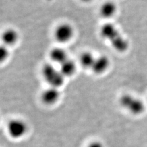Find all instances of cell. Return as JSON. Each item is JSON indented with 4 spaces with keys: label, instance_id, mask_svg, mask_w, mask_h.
Here are the masks:
<instances>
[{
    "label": "cell",
    "instance_id": "cell-1",
    "mask_svg": "<svg viewBox=\"0 0 147 147\" xmlns=\"http://www.w3.org/2000/svg\"><path fill=\"white\" fill-rule=\"evenodd\" d=\"M99 34L103 39L107 40L112 47L119 53L126 52L129 47L127 39L112 23H105L101 26Z\"/></svg>",
    "mask_w": 147,
    "mask_h": 147
},
{
    "label": "cell",
    "instance_id": "cell-6",
    "mask_svg": "<svg viewBox=\"0 0 147 147\" xmlns=\"http://www.w3.org/2000/svg\"><path fill=\"white\" fill-rule=\"evenodd\" d=\"M110 65V59L105 55H100L99 57H96L91 71L94 74L101 75L108 70Z\"/></svg>",
    "mask_w": 147,
    "mask_h": 147
},
{
    "label": "cell",
    "instance_id": "cell-4",
    "mask_svg": "<svg viewBox=\"0 0 147 147\" xmlns=\"http://www.w3.org/2000/svg\"><path fill=\"white\" fill-rule=\"evenodd\" d=\"M7 131L9 136L12 139H22L28 131L27 124L21 119H12L8 122Z\"/></svg>",
    "mask_w": 147,
    "mask_h": 147
},
{
    "label": "cell",
    "instance_id": "cell-2",
    "mask_svg": "<svg viewBox=\"0 0 147 147\" xmlns=\"http://www.w3.org/2000/svg\"><path fill=\"white\" fill-rule=\"evenodd\" d=\"M41 72L44 80L50 86L59 88L64 84L65 77L63 76L59 69H57L52 64H44Z\"/></svg>",
    "mask_w": 147,
    "mask_h": 147
},
{
    "label": "cell",
    "instance_id": "cell-7",
    "mask_svg": "<svg viewBox=\"0 0 147 147\" xmlns=\"http://www.w3.org/2000/svg\"><path fill=\"white\" fill-rule=\"evenodd\" d=\"M60 95L61 93L59 91V88L49 86L48 88L43 91L41 94L40 98L44 104L51 105L57 102L60 98Z\"/></svg>",
    "mask_w": 147,
    "mask_h": 147
},
{
    "label": "cell",
    "instance_id": "cell-5",
    "mask_svg": "<svg viewBox=\"0 0 147 147\" xmlns=\"http://www.w3.org/2000/svg\"><path fill=\"white\" fill-rule=\"evenodd\" d=\"M74 35L73 26L67 23H63L58 25L54 31V38L60 44L67 43L72 39Z\"/></svg>",
    "mask_w": 147,
    "mask_h": 147
},
{
    "label": "cell",
    "instance_id": "cell-13",
    "mask_svg": "<svg viewBox=\"0 0 147 147\" xmlns=\"http://www.w3.org/2000/svg\"><path fill=\"white\" fill-rule=\"evenodd\" d=\"M9 56L8 47L3 44H0V64L5 62Z\"/></svg>",
    "mask_w": 147,
    "mask_h": 147
},
{
    "label": "cell",
    "instance_id": "cell-11",
    "mask_svg": "<svg viewBox=\"0 0 147 147\" xmlns=\"http://www.w3.org/2000/svg\"><path fill=\"white\" fill-rule=\"evenodd\" d=\"M59 70L64 77H72L75 74L77 70L76 63L71 59L68 58L67 60L59 65Z\"/></svg>",
    "mask_w": 147,
    "mask_h": 147
},
{
    "label": "cell",
    "instance_id": "cell-9",
    "mask_svg": "<svg viewBox=\"0 0 147 147\" xmlns=\"http://www.w3.org/2000/svg\"><path fill=\"white\" fill-rule=\"evenodd\" d=\"M49 57L51 60L60 65L69 58L66 51L61 47H54L50 51Z\"/></svg>",
    "mask_w": 147,
    "mask_h": 147
},
{
    "label": "cell",
    "instance_id": "cell-3",
    "mask_svg": "<svg viewBox=\"0 0 147 147\" xmlns=\"http://www.w3.org/2000/svg\"><path fill=\"white\" fill-rule=\"evenodd\" d=\"M119 104L134 115H140L145 110V104L140 99L130 94H123L119 99Z\"/></svg>",
    "mask_w": 147,
    "mask_h": 147
},
{
    "label": "cell",
    "instance_id": "cell-10",
    "mask_svg": "<svg viewBox=\"0 0 147 147\" xmlns=\"http://www.w3.org/2000/svg\"><path fill=\"white\" fill-rule=\"evenodd\" d=\"M117 11L116 4L112 1H106L100 6L99 9V14L104 18H112L115 14Z\"/></svg>",
    "mask_w": 147,
    "mask_h": 147
},
{
    "label": "cell",
    "instance_id": "cell-14",
    "mask_svg": "<svg viewBox=\"0 0 147 147\" xmlns=\"http://www.w3.org/2000/svg\"><path fill=\"white\" fill-rule=\"evenodd\" d=\"M88 147H104L103 145L100 142H93L91 143Z\"/></svg>",
    "mask_w": 147,
    "mask_h": 147
},
{
    "label": "cell",
    "instance_id": "cell-12",
    "mask_svg": "<svg viewBox=\"0 0 147 147\" xmlns=\"http://www.w3.org/2000/svg\"><path fill=\"white\" fill-rule=\"evenodd\" d=\"M96 57L90 52H84L80 56V63L82 67L90 69L93 66Z\"/></svg>",
    "mask_w": 147,
    "mask_h": 147
},
{
    "label": "cell",
    "instance_id": "cell-8",
    "mask_svg": "<svg viewBox=\"0 0 147 147\" xmlns=\"http://www.w3.org/2000/svg\"><path fill=\"white\" fill-rule=\"evenodd\" d=\"M19 39L18 31L13 28H7L4 30L1 35L2 44L7 47L14 45Z\"/></svg>",
    "mask_w": 147,
    "mask_h": 147
},
{
    "label": "cell",
    "instance_id": "cell-15",
    "mask_svg": "<svg viewBox=\"0 0 147 147\" xmlns=\"http://www.w3.org/2000/svg\"><path fill=\"white\" fill-rule=\"evenodd\" d=\"M81 1L84 2V3H90L91 2V1H93V0H80Z\"/></svg>",
    "mask_w": 147,
    "mask_h": 147
}]
</instances>
